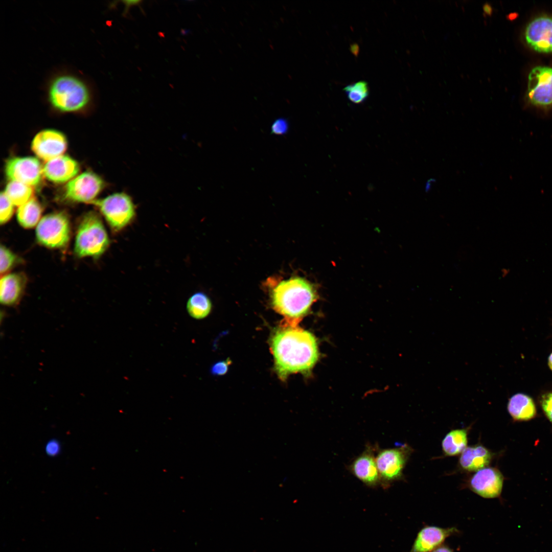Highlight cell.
<instances>
[{"label":"cell","mask_w":552,"mask_h":552,"mask_svg":"<svg viewBox=\"0 0 552 552\" xmlns=\"http://www.w3.org/2000/svg\"><path fill=\"white\" fill-rule=\"evenodd\" d=\"M457 532L455 527L441 528L428 526L418 534L409 552H431L439 546L450 536Z\"/></svg>","instance_id":"16"},{"label":"cell","mask_w":552,"mask_h":552,"mask_svg":"<svg viewBox=\"0 0 552 552\" xmlns=\"http://www.w3.org/2000/svg\"><path fill=\"white\" fill-rule=\"evenodd\" d=\"M373 449L368 448L350 466L353 474L368 487L377 486L380 478Z\"/></svg>","instance_id":"15"},{"label":"cell","mask_w":552,"mask_h":552,"mask_svg":"<svg viewBox=\"0 0 552 552\" xmlns=\"http://www.w3.org/2000/svg\"><path fill=\"white\" fill-rule=\"evenodd\" d=\"M42 167L35 157L14 156L7 160L5 172L9 181L20 182L34 188L42 181Z\"/></svg>","instance_id":"9"},{"label":"cell","mask_w":552,"mask_h":552,"mask_svg":"<svg viewBox=\"0 0 552 552\" xmlns=\"http://www.w3.org/2000/svg\"><path fill=\"white\" fill-rule=\"evenodd\" d=\"M26 280L19 273H9L1 278L0 301L6 306H12L19 301L22 293Z\"/></svg>","instance_id":"19"},{"label":"cell","mask_w":552,"mask_h":552,"mask_svg":"<svg viewBox=\"0 0 552 552\" xmlns=\"http://www.w3.org/2000/svg\"><path fill=\"white\" fill-rule=\"evenodd\" d=\"M212 307L211 300L202 292H197L192 295L186 305L189 315L196 319L206 317L210 313Z\"/></svg>","instance_id":"22"},{"label":"cell","mask_w":552,"mask_h":552,"mask_svg":"<svg viewBox=\"0 0 552 552\" xmlns=\"http://www.w3.org/2000/svg\"><path fill=\"white\" fill-rule=\"evenodd\" d=\"M42 208L39 201L32 197L28 201L18 207L17 219L19 224L26 228H31L40 220Z\"/></svg>","instance_id":"20"},{"label":"cell","mask_w":552,"mask_h":552,"mask_svg":"<svg viewBox=\"0 0 552 552\" xmlns=\"http://www.w3.org/2000/svg\"><path fill=\"white\" fill-rule=\"evenodd\" d=\"M410 449L407 446L380 450L375 457L381 484L385 487L400 479Z\"/></svg>","instance_id":"10"},{"label":"cell","mask_w":552,"mask_h":552,"mask_svg":"<svg viewBox=\"0 0 552 552\" xmlns=\"http://www.w3.org/2000/svg\"><path fill=\"white\" fill-rule=\"evenodd\" d=\"M105 186L102 178L91 171H85L66 183L63 197L70 202L90 203Z\"/></svg>","instance_id":"7"},{"label":"cell","mask_w":552,"mask_h":552,"mask_svg":"<svg viewBox=\"0 0 552 552\" xmlns=\"http://www.w3.org/2000/svg\"><path fill=\"white\" fill-rule=\"evenodd\" d=\"M51 105L63 112H75L85 109L90 103L92 95L89 86L81 78L72 74L54 76L47 88Z\"/></svg>","instance_id":"3"},{"label":"cell","mask_w":552,"mask_h":552,"mask_svg":"<svg viewBox=\"0 0 552 552\" xmlns=\"http://www.w3.org/2000/svg\"><path fill=\"white\" fill-rule=\"evenodd\" d=\"M503 480V476L498 469L485 467L476 471L472 476L470 487L473 492L481 497L493 498L500 496Z\"/></svg>","instance_id":"13"},{"label":"cell","mask_w":552,"mask_h":552,"mask_svg":"<svg viewBox=\"0 0 552 552\" xmlns=\"http://www.w3.org/2000/svg\"><path fill=\"white\" fill-rule=\"evenodd\" d=\"M61 451V445L55 439L49 441L45 446V452L50 456H55L60 453Z\"/></svg>","instance_id":"30"},{"label":"cell","mask_w":552,"mask_h":552,"mask_svg":"<svg viewBox=\"0 0 552 552\" xmlns=\"http://www.w3.org/2000/svg\"><path fill=\"white\" fill-rule=\"evenodd\" d=\"M0 196V223L3 224L11 219L14 212L15 205L4 191L1 192Z\"/></svg>","instance_id":"26"},{"label":"cell","mask_w":552,"mask_h":552,"mask_svg":"<svg viewBox=\"0 0 552 552\" xmlns=\"http://www.w3.org/2000/svg\"><path fill=\"white\" fill-rule=\"evenodd\" d=\"M0 272L1 274L9 270L16 262V256L5 246L1 245Z\"/></svg>","instance_id":"25"},{"label":"cell","mask_w":552,"mask_h":552,"mask_svg":"<svg viewBox=\"0 0 552 552\" xmlns=\"http://www.w3.org/2000/svg\"><path fill=\"white\" fill-rule=\"evenodd\" d=\"M493 454L482 445L467 447L461 453L459 459L461 467L468 471H477L490 463Z\"/></svg>","instance_id":"18"},{"label":"cell","mask_w":552,"mask_h":552,"mask_svg":"<svg viewBox=\"0 0 552 552\" xmlns=\"http://www.w3.org/2000/svg\"><path fill=\"white\" fill-rule=\"evenodd\" d=\"M67 147V142L64 135L53 129H45L39 132L31 143V149L34 154L45 162L63 155Z\"/></svg>","instance_id":"11"},{"label":"cell","mask_w":552,"mask_h":552,"mask_svg":"<svg viewBox=\"0 0 552 552\" xmlns=\"http://www.w3.org/2000/svg\"><path fill=\"white\" fill-rule=\"evenodd\" d=\"M288 129L287 121L284 118H279L274 121L271 126V131L274 134L282 135L286 133Z\"/></svg>","instance_id":"28"},{"label":"cell","mask_w":552,"mask_h":552,"mask_svg":"<svg viewBox=\"0 0 552 552\" xmlns=\"http://www.w3.org/2000/svg\"><path fill=\"white\" fill-rule=\"evenodd\" d=\"M507 409L512 419L515 422L531 421L537 414L536 404L533 398L522 393L516 394L510 398Z\"/></svg>","instance_id":"17"},{"label":"cell","mask_w":552,"mask_h":552,"mask_svg":"<svg viewBox=\"0 0 552 552\" xmlns=\"http://www.w3.org/2000/svg\"><path fill=\"white\" fill-rule=\"evenodd\" d=\"M98 207L112 229L119 231L133 219L135 206L131 197L124 192L112 194L90 203Z\"/></svg>","instance_id":"5"},{"label":"cell","mask_w":552,"mask_h":552,"mask_svg":"<svg viewBox=\"0 0 552 552\" xmlns=\"http://www.w3.org/2000/svg\"><path fill=\"white\" fill-rule=\"evenodd\" d=\"M109 244V238L101 218L94 212L86 214L78 228L75 254L80 258H97L105 251Z\"/></svg>","instance_id":"4"},{"label":"cell","mask_w":552,"mask_h":552,"mask_svg":"<svg viewBox=\"0 0 552 552\" xmlns=\"http://www.w3.org/2000/svg\"><path fill=\"white\" fill-rule=\"evenodd\" d=\"M70 225L65 213H53L43 217L37 224L36 236L38 242L51 248L65 247L70 238Z\"/></svg>","instance_id":"6"},{"label":"cell","mask_w":552,"mask_h":552,"mask_svg":"<svg viewBox=\"0 0 552 552\" xmlns=\"http://www.w3.org/2000/svg\"><path fill=\"white\" fill-rule=\"evenodd\" d=\"M275 370L284 381L293 373L310 372L319 356L316 340L297 325L283 321L270 339Z\"/></svg>","instance_id":"1"},{"label":"cell","mask_w":552,"mask_h":552,"mask_svg":"<svg viewBox=\"0 0 552 552\" xmlns=\"http://www.w3.org/2000/svg\"><path fill=\"white\" fill-rule=\"evenodd\" d=\"M4 192L13 204L18 207L33 197V188L18 181H9Z\"/></svg>","instance_id":"23"},{"label":"cell","mask_w":552,"mask_h":552,"mask_svg":"<svg viewBox=\"0 0 552 552\" xmlns=\"http://www.w3.org/2000/svg\"><path fill=\"white\" fill-rule=\"evenodd\" d=\"M231 361L227 359L214 364L211 369V372L215 376H221L225 374L228 371Z\"/></svg>","instance_id":"29"},{"label":"cell","mask_w":552,"mask_h":552,"mask_svg":"<svg viewBox=\"0 0 552 552\" xmlns=\"http://www.w3.org/2000/svg\"><path fill=\"white\" fill-rule=\"evenodd\" d=\"M343 90L348 98L355 104L363 102L369 95L368 83L364 81L349 84L346 86Z\"/></svg>","instance_id":"24"},{"label":"cell","mask_w":552,"mask_h":552,"mask_svg":"<svg viewBox=\"0 0 552 552\" xmlns=\"http://www.w3.org/2000/svg\"><path fill=\"white\" fill-rule=\"evenodd\" d=\"M318 297L317 286L298 276L279 281L270 291L273 309L285 317L284 322L296 325Z\"/></svg>","instance_id":"2"},{"label":"cell","mask_w":552,"mask_h":552,"mask_svg":"<svg viewBox=\"0 0 552 552\" xmlns=\"http://www.w3.org/2000/svg\"><path fill=\"white\" fill-rule=\"evenodd\" d=\"M524 37L535 51L552 53V17L543 15L533 19L525 28Z\"/></svg>","instance_id":"12"},{"label":"cell","mask_w":552,"mask_h":552,"mask_svg":"<svg viewBox=\"0 0 552 552\" xmlns=\"http://www.w3.org/2000/svg\"><path fill=\"white\" fill-rule=\"evenodd\" d=\"M125 5V10L123 11V15L126 16L127 14L129 12V8L133 6L139 5L142 1H122Z\"/></svg>","instance_id":"31"},{"label":"cell","mask_w":552,"mask_h":552,"mask_svg":"<svg viewBox=\"0 0 552 552\" xmlns=\"http://www.w3.org/2000/svg\"><path fill=\"white\" fill-rule=\"evenodd\" d=\"M467 442L466 429L452 430L446 435L442 441L443 451L447 456L457 455L467 447Z\"/></svg>","instance_id":"21"},{"label":"cell","mask_w":552,"mask_h":552,"mask_svg":"<svg viewBox=\"0 0 552 552\" xmlns=\"http://www.w3.org/2000/svg\"><path fill=\"white\" fill-rule=\"evenodd\" d=\"M539 403L544 416L552 424V391L543 394Z\"/></svg>","instance_id":"27"},{"label":"cell","mask_w":552,"mask_h":552,"mask_svg":"<svg viewBox=\"0 0 552 552\" xmlns=\"http://www.w3.org/2000/svg\"><path fill=\"white\" fill-rule=\"evenodd\" d=\"M482 9L484 11V15L487 16H491L493 13V8L490 4L488 3H485L482 6Z\"/></svg>","instance_id":"32"},{"label":"cell","mask_w":552,"mask_h":552,"mask_svg":"<svg viewBox=\"0 0 552 552\" xmlns=\"http://www.w3.org/2000/svg\"><path fill=\"white\" fill-rule=\"evenodd\" d=\"M79 171L78 163L66 155L46 162L42 167L43 176L55 183L68 182L77 176Z\"/></svg>","instance_id":"14"},{"label":"cell","mask_w":552,"mask_h":552,"mask_svg":"<svg viewBox=\"0 0 552 552\" xmlns=\"http://www.w3.org/2000/svg\"><path fill=\"white\" fill-rule=\"evenodd\" d=\"M526 97L534 106L543 109L552 107V67L538 66L531 70Z\"/></svg>","instance_id":"8"},{"label":"cell","mask_w":552,"mask_h":552,"mask_svg":"<svg viewBox=\"0 0 552 552\" xmlns=\"http://www.w3.org/2000/svg\"><path fill=\"white\" fill-rule=\"evenodd\" d=\"M432 552H453L450 549L446 546L439 547Z\"/></svg>","instance_id":"33"},{"label":"cell","mask_w":552,"mask_h":552,"mask_svg":"<svg viewBox=\"0 0 552 552\" xmlns=\"http://www.w3.org/2000/svg\"><path fill=\"white\" fill-rule=\"evenodd\" d=\"M548 364L550 369L552 371V353L550 354L548 359Z\"/></svg>","instance_id":"34"}]
</instances>
